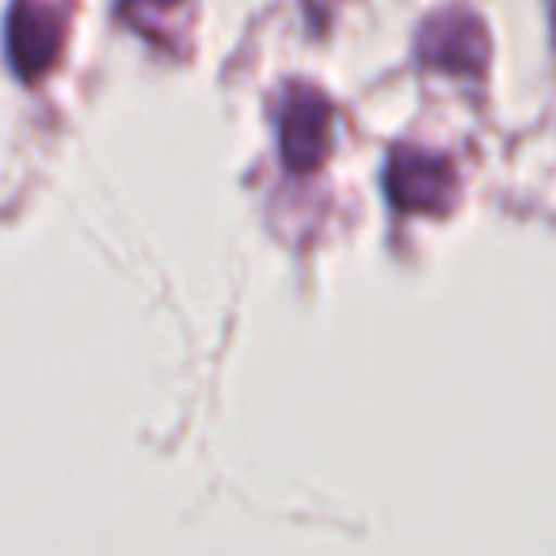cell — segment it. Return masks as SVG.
Instances as JSON below:
<instances>
[{"mask_svg": "<svg viewBox=\"0 0 556 556\" xmlns=\"http://www.w3.org/2000/svg\"><path fill=\"white\" fill-rule=\"evenodd\" d=\"M389 199L408 214H446L457 199V172L446 156L427 149H396L389 164Z\"/></svg>", "mask_w": 556, "mask_h": 556, "instance_id": "2", "label": "cell"}, {"mask_svg": "<svg viewBox=\"0 0 556 556\" xmlns=\"http://www.w3.org/2000/svg\"><path fill=\"white\" fill-rule=\"evenodd\" d=\"M416 54L427 70L439 73H457V77H480L492 58V42L488 31L472 12L465 9H446L434 12L424 27H419Z\"/></svg>", "mask_w": 556, "mask_h": 556, "instance_id": "1", "label": "cell"}, {"mask_svg": "<svg viewBox=\"0 0 556 556\" xmlns=\"http://www.w3.org/2000/svg\"><path fill=\"white\" fill-rule=\"evenodd\" d=\"M62 42V24L50 9L42 4H20L16 20H12V54L24 73H39L50 65Z\"/></svg>", "mask_w": 556, "mask_h": 556, "instance_id": "4", "label": "cell"}, {"mask_svg": "<svg viewBox=\"0 0 556 556\" xmlns=\"http://www.w3.org/2000/svg\"><path fill=\"white\" fill-rule=\"evenodd\" d=\"M184 12H187V0H123V16L156 42L176 35V20Z\"/></svg>", "mask_w": 556, "mask_h": 556, "instance_id": "5", "label": "cell"}, {"mask_svg": "<svg viewBox=\"0 0 556 556\" xmlns=\"http://www.w3.org/2000/svg\"><path fill=\"white\" fill-rule=\"evenodd\" d=\"M332 149V108L320 92L294 85L282 103V156L287 168L313 172Z\"/></svg>", "mask_w": 556, "mask_h": 556, "instance_id": "3", "label": "cell"}]
</instances>
